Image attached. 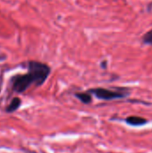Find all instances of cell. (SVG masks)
I'll list each match as a JSON object with an SVG mask.
<instances>
[{
    "label": "cell",
    "mask_w": 152,
    "mask_h": 153,
    "mask_svg": "<svg viewBox=\"0 0 152 153\" xmlns=\"http://www.w3.org/2000/svg\"><path fill=\"white\" fill-rule=\"evenodd\" d=\"M50 72V67L45 63L39 61L28 62V73L32 76L36 86H41L47 81Z\"/></svg>",
    "instance_id": "6da1fadb"
},
{
    "label": "cell",
    "mask_w": 152,
    "mask_h": 153,
    "mask_svg": "<svg viewBox=\"0 0 152 153\" xmlns=\"http://www.w3.org/2000/svg\"><path fill=\"white\" fill-rule=\"evenodd\" d=\"M32 84H34V80L29 73L25 74H17L12 78V88L13 91L17 93L26 91Z\"/></svg>",
    "instance_id": "7a4b0ae2"
},
{
    "label": "cell",
    "mask_w": 152,
    "mask_h": 153,
    "mask_svg": "<svg viewBox=\"0 0 152 153\" xmlns=\"http://www.w3.org/2000/svg\"><path fill=\"white\" fill-rule=\"evenodd\" d=\"M89 92L95 95L98 99L103 100H112L116 99H121L125 98L127 94L122 91H111L104 88H95L89 90Z\"/></svg>",
    "instance_id": "3957f363"
},
{
    "label": "cell",
    "mask_w": 152,
    "mask_h": 153,
    "mask_svg": "<svg viewBox=\"0 0 152 153\" xmlns=\"http://www.w3.org/2000/svg\"><path fill=\"white\" fill-rule=\"evenodd\" d=\"M21 104H22V100L18 97H15L12 100L8 107L5 108V111L7 113H13L21 107Z\"/></svg>",
    "instance_id": "277c9868"
},
{
    "label": "cell",
    "mask_w": 152,
    "mask_h": 153,
    "mask_svg": "<svg viewBox=\"0 0 152 153\" xmlns=\"http://www.w3.org/2000/svg\"><path fill=\"white\" fill-rule=\"evenodd\" d=\"M126 123L131 126H142L147 123V120L140 117H129L126 118Z\"/></svg>",
    "instance_id": "5b68a950"
},
{
    "label": "cell",
    "mask_w": 152,
    "mask_h": 153,
    "mask_svg": "<svg viewBox=\"0 0 152 153\" xmlns=\"http://www.w3.org/2000/svg\"><path fill=\"white\" fill-rule=\"evenodd\" d=\"M75 96L77 99H79L84 104H89L92 100L91 95L89 91L88 92H77V93H75Z\"/></svg>",
    "instance_id": "8992f818"
},
{
    "label": "cell",
    "mask_w": 152,
    "mask_h": 153,
    "mask_svg": "<svg viewBox=\"0 0 152 153\" xmlns=\"http://www.w3.org/2000/svg\"><path fill=\"white\" fill-rule=\"evenodd\" d=\"M142 41L145 45L152 46V29L147 31L142 38Z\"/></svg>",
    "instance_id": "52a82bcc"
}]
</instances>
